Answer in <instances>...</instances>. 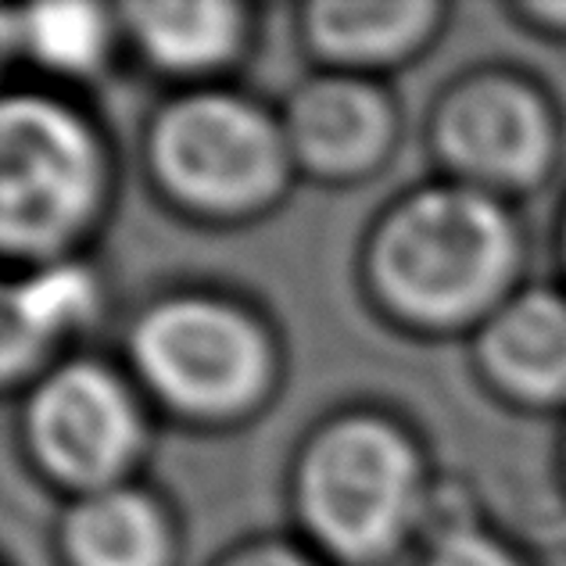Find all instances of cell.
Returning a JSON list of instances; mask_svg holds the SVG:
<instances>
[{
  "label": "cell",
  "mask_w": 566,
  "mask_h": 566,
  "mask_svg": "<svg viewBox=\"0 0 566 566\" xmlns=\"http://www.w3.org/2000/svg\"><path fill=\"white\" fill-rule=\"evenodd\" d=\"M129 19L144 48L172 69L219 62L237 40V8L230 4H133Z\"/></svg>",
  "instance_id": "cell-12"
},
{
  "label": "cell",
  "mask_w": 566,
  "mask_h": 566,
  "mask_svg": "<svg viewBox=\"0 0 566 566\" xmlns=\"http://www.w3.org/2000/svg\"><path fill=\"white\" fill-rule=\"evenodd\" d=\"M155 158L166 180L205 205H244L276 184V133L251 104L198 94L161 115Z\"/></svg>",
  "instance_id": "cell-5"
},
{
  "label": "cell",
  "mask_w": 566,
  "mask_h": 566,
  "mask_svg": "<svg viewBox=\"0 0 566 566\" xmlns=\"http://www.w3.org/2000/svg\"><path fill=\"white\" fill-rule=\"evenodd\" d=\"M430 19L427 4H316L312 40L340 57H384L401 51Z\"/></svg>",
  "instance_id": "cell-13"
},
{
  "label": "cell",
  "mask_w": 566,
  "mask_h": 566,
  "mask_svg": "<svg viewBox=\"0 0 566 566\" xmlns=\"http://www.w3.org/2000/svg\"><path fill=\"white\" fill-rule=\"evenodd\" d=\"M29 434L48 467L69 481H104L137 444V412L101 366H69L40 384Z\"/></svg>",
  "instance_id": "cell-6"
},
{
  "label": "cell",
  "mask_w": 566,
  "mask_h": 566,
  "mask_svg": "<svg viewBox=\"0 0 566 566\" xmlns=\"http://www.w3.org/2000/svg\"><path fill=\"white\" fill-rule=\"evenodd\" d=\"M0 227L14 251L51 248L76 227L94 193V147L65 108L11 97L0 112Z\"/></svg>",
  "instance_id": "cell-3"
},
{
  "label": "cell",
  "mask_w": 566,
  "mask_h": 566,
  "mask_svg": "<svg viewBox=\"0 0 566 566\" xmlns=\"http://www.w3.org/2000/svg\"><path fill=\"white\" fill-rule=\"evenodd\" d=\"M133 355L166 398L187 409H227L262 380V337L241 312L201 297L158 305L137 326Z\"/></svg>",
  "instance_id": "cell-4"
},
{
  "label": "cell",
  "mask_w": 566,
  "mask_h": 566,
  "mask_svg": "<svg viewBox=\"0 0 566 566\" xmlns=\"http://www.w3.org/2000/svg\"><path fill=\"white\" fill-rule=\"evenodd\" d=\"M491 369L531 398L566 395V302L556 294H520L484 337Z\"/></svg>",
  "instance_id": "cell-9"
},
{
  "label": "cell",
  "mask_w": 566,
  "mask_h": 566,
  "mask_svg": "<svg viewBox=\"0 0 566 566\" xmlns=\"http://www.w3.org/2000/svg\"><path fill=\"white\" fill-rule=\"evenodd\" d=\"M227 566H308L302 556L287 553V548H251V553L237 556Z\"/></svg>",
  "instance_id": "cell-16"
},
{
  "label": "cell",
  "mask_w": 566,
  "mask_h": 566,
  "mask_svg": "<svg viewBox=\"0 0 566 566\" xmlns=\"http://www.w3.org/2000/svg\"><path fill=\"white\" fill-rule=\"evenodd\" d=\"M91 312V280L80 270H48L8 291L4 302V366L19 369L69 323Z\"/></svg>",
  "instance_id": "cell-11"
},
{
  "label": "cell",
  "mask_w": 566,
  "mask_h": 566,
  "mask_svg": "<svg viewBox=\"0 0 566 566\" xmlns=\"http://www.w3.org/2000/svg\"><path fill=\"white\" fill-rule=\"evenodd\" d=\"M291 140L308 166L348 172L369 161L384 144L387 108L380 94L352 80H316L291 101Z\"/></svg>",
  "instance_id": "cell-8"
},
{
  "label": "cell",
  "mask_w": 566,
  "mask_h": 566,
  "mask_svg": "<svg viewBox=\"0 0 566 566\" xmlns=\"http://www.w3.org/2000/svg\"><path fill=\"white\" fill-rule=\"evenodd\" d=\"M441 147L455 166L488 180H531L548 158L542 101L513 80H476L441 108Z\"/></svg>",
  "instance_id": "cell-7"
},
{
  "label": "cell",
  "mask_w": 566,
  "mask_h": 566,
  "mask_svg": "<svg viewBox=\"0 0 566 566\" xmlns=\"http://www.w3.org/2000/svg\"><path fill=\"white\" fill-rule=\"evenodd\" d=\"M69 548L80 566H161L166 524L137 491H97L72 513Z\"/></svg>",
  "instance_id": "cell-10"
},
{
  "label": "cell",
  "mask_w": 566,
  "mask_h": 566,
  "mask_svg": "<svg viewBox=\"0 0 566 566\" xmlns=\"http://www.w3.org/2000/svg\"><path fill=\"white\" fill-rule=\"evenodd\" d=\"M416 499V459L391 427L348 420L312 444L302 467V510L319 538L348 556L395 542Z\"/></svg>",
  "instance_id": "cell-2"
},
{
  "label": "cell",
  "mask_w": 566,
  "mask_h": 566,
  "mask_svg": "<svg viewBox=\"0 0 566 566\" xmlns=\"http://www.w3.org/2000/svg\"><path fill=\"white\" fill-rule=\"evenodd\" d=\"M25 40L48 65L86 69L104 48L101 8L91 4H48L25 11Z\"/></svg>",
  "instance_id": "cell-14"
},
{
  "label": "cell",
  "mask_w": 566,
  "mask_h": 566,
  "mask_svg": "<svg viewBox=\"0 0 566 566\" xmlns=\"http://www.w3.org/2000/svg\"><path fill=\"white\" fill-rule=\"evenodd\" d=\"M427 566H516L499 545H491L476 534H455V538H441L434 556L427 559Z\"/></svg>",
  "instance_id": "cell-15"
},
{
  "label": "cell",
  "mask_w": 566,
  "mask_h": 566,
  "mask_svg": "<svg viewBox=\"0 0 566 566\" xmlns=\"http://www.w3.org/2000/svg\"><path fill=\"white\" fill-rule=\"evenodd\" d=\"M513 262V227L484 193L438 187L391 216L377 244L387 294L427 319H452L488 302Z\"/></svg>",
  "instance_id": "cell-1"
}]
</instances>
